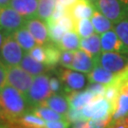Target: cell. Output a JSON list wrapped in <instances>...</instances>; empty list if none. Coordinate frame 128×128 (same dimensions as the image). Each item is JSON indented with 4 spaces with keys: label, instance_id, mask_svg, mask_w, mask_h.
<instances>
[{
    "label": "cell",
    "instance_id": "cell-31",
    "mask_svg": "<svg viewBox=\"0 0 128 128\" xmlns=\"http://www.w3.org/2000/svg\"><path fill=\"white\" fill-rule=\"evenodd\" d=\"M69 12V9L63 6L62 4L56 3L55 9L53 10V12L51 14V16L46 20V23H56L58 22L62 17H64V15Z\"/></svg>",
    "mask_w": 128,
    "mask_h": 128
},
{
    "label": "cell",
    "instance_id": "cell-30",
    "mask_svg": "<svg viewBox=\"0 0 128 128\" xmlns=\"http://www.w3.org/2000/svg\"><path fill=\"white\" fill-rule=\"evenodd\" d=\"M114 30L122 42L128 48V19L124 17L117 22L114 26Z\"/></svg>",
    "mask_w": 128,
    "mask_h": 128
},
{
    "label": "cell",
    "instance_id": "cell-39",
    "mask_svg": "<svg viewBox=\"0 0 128 128\" xmlns=\"http://www.w3.org/2000/svg\"><path fill=\"white\" fill-rule=\"evenodd\" d=\"M70 122L66 120V118L57 120H51V122H46V128H69Z\"/></svg>",
    "mask_w": 128,
    "mask_h": 128
},
{
    "label": "cell",
    "instance_id": "cell-18",
    "mask_svg": "<svg viewBox=\"0 0 128 128\" xmlns=\"http://www.w3.org/2000/svg\"><path fill=\"white\" fill-rule=\"evenodd\" d=\"M66 96L68 99L70 107L78 108V109H82L84 106L88 104L90 102L93 101L96 98L93 93L88 91L87 89L84 90V91L80 90V91L71 92V93H69Z\"/></svg>",
    "mask_w": 128,
    "mask_h": 128
},
{
    "label": "cell",
    "instance_id": "cell-3",
    "mask_svg": "<svg viewBox=\"0 0 128 128\" xmlns=\"http://www.w3.org/2000/svg\"><path fill=\"white\" fill-rule=\"evenodd\" d=\"M116 108V104L108 101L104 97H96L93 101L82 108L86 120H102L111 117Z\"/></svg>",
    "mask_w": 128,
    "mask_h": 128
},
{
    "label": "cell",
    "instance_id": "cell-47",
    "mask_svg": "<svg viewBox=\"0 0 128 128\" xmlns=\"http://www.w3.org/2000/svg\"><path fill=\"white\" fill-rule=\"evenodd\" d=\"M88 1H90L91 3H93V4H95V3H96V1H97V0H88Z\"/></svg>",
    "mask_w": 128,
    "mask_h": 128
},
{
    "label": "cell",
    "instance_id": "cell-44",
    "mask_svg": "<svg viewBox=\"0 0 128 128\" xmlns=\"http://www.w3.org/2000/svg\"><path fill=\"white\" fill-rule=\"evenodd\" d=\"M120 91L128 92V78L120 86Z\"/></svg>",
    "mask_w": 128,
    "mask_h": 128
},
{
    "label": "cell",
    "instance_id": "cell-20",
    "mask_svg": "<svg viewBox=\"0 0 128 128\" xmlns=\"http://www.w3.org/2000/svg\"><path fill=\"white\" fill-rule=\"evenodd\" d=\"M20 66L24 68L28 73H30L32 76H37L46 72L50 68L46 64H43L41 62H38L33 57L27 53L24 55L23 59L20 63Z\"/></svg>",
    "mask_w": 128,
    "mask_h": 128
},
{
    "label": "cell",
    "instance_id": "cell-23",
    "mask_svg": "<svg viewBox=\"0 0 128 128\" xmlns=\"http://www.w3.org/2000/svg\"><path fill=\"white\" fill-rule=\"evenodd\" d=\"M45 46L46 50V63L45 64L50 68H54L57 64L60 63V57L62 53V50L60 48L57 44L53 42H48Z\"/></svg>",
    "mask_w": 128,
    "mask_h": 128
},
{
    "label": "cell",
    "instance_id": "cell-37",
    "mask_svg": "<svg viewBox=\"0 0 128 128\" xmlns=\"http://www.w3.org/2000/svg\"><path fill=\"white\" fill-rule=\"evenodd\" d=\"M50 86L52 94H60L64 92V84L59 78L54 76L50 78Z\"/></svg>",
    "mask_w": 128,
    "mask_h": 128
},
{
    "label": "cell",
    "instance_id": "cell-28",
    "mask_svg": "<svg viewBox=\"0 0 128 128\" xmlns=\"http://www.w3.org/2000/svg\"><path fill=\"white\" fill-rule=\"evenodd\" d=\"M94 26L92 22L89 21L88 18H82L76 21V28L75 32L78 33V35L82 38H86L94 34Z\"/></svg>",
    "mask_w": 128,
    "mask_h": 128
},
{
    "label": "cell",
    "instance_id": "cell-8",
    "mask_svg": "<svg viewBox=\"0 0 128 128\" xmlns=\"http://www.w3.org/2000/svg\"><path fill=\"white\" fill-rule=\"evenodd\" d=\"M59 78L64 84V93L68 95L74 91H80L86 87V77L82 72L70 68L60 69Z\"/></svg>",
    "mask_w": 128,
    "mask_h": 128
},
{
    "label": "cell",
    "instance_id": "cell-27",
    "mask_svg": "<svg viewBox=\"0 0 128 128\" xmlns=\"http://www.w3.org/2000/svg\"><path fill=\"white\" fill-rule=\"evenodd\" d=\"M56 0H38L37 17L42 20H48L51 16L55 9Z\"/></svg>",
    "mask_w": 128,
    "mask_h": 128
},
{
    "label": "cell",
    "instance_id": "cell-1",
    "mask_svg": "<svg viewBox=\"0 0 128 128\" xmlns=\"http://www.w3.org/2000/svg\"><path fill=\"white\" fill-rule=\"evenodd\" d=\"M30 108L27 97L15 87L6 84L0 90V118L10 126Z\"/></svg>",
    "mask_w": 128,
    "mask_h": 128
},
{
    "label": "cell",
    "instance_id": "cell-35",
    "mask_svg": "<svg viewBox=\"0 0 128 128\" xmlns=\"http://www.w3.org/2000/svg\"><path fill=\"white\" fill-rule=\"evenodd\" d=\"M57 23H59L66 32L75 30L76 28V20L72 17V15L69 12L66 15H64V17H62Z\"/></svg>",
    "mask_w": 128,
    "mask_h": 128
},
{
    "label": "cell",
    "instance_id": "cell-36",
    "mask_svg": "<svg viewBox=\"0 0 128 128\" xmlns=\"http://www.w3.org/2000/svg\"><path fill=\"white\" fill-rule=\"evenodd\" d=\"M74 59L73 50H62L59 64L66 68H70Z\"/></svg>",
    "mask_w": 128,
    "mask_h": 128
},
{
    "label": "cell",
    "instance_id": "cell-25",
    "mask_svg": "<svg viewBox=\"0 0 128 128\" xmlns=\"http://www.w3.org/2000/svg\"><path fill=\"white\" fill-rule=\"evenodd\" d=\"M126 116H128V92L120 91L116 101V108L112 115V120H116Z\"/></svg>",
    "mask_w": 128,
    "mask_h": 128
},
{
    "label": "cell",
    "instance_id": "cell-13",
    "mask_svg": "<svg viewBox=\"0 0 128 128\" xmlns=\"http://www.w3.org/2000/svg\"><path fill=\"white\" fill-rule=\"evenodd\" d=\"M10 5L25 19L32 18L37 15L38 0H10Z\"/></svg>",
    "mask_w": 128,
    "mask_h": 128
},
{
    "label": "cell",
    "instance_id": "cell-2",
    "mask_svg": "<svg viewBox=\"0 0 128 128\" xmlns=\"http://www.w3.org/2000/svg\"><path fill=\"white\" fill-rule=\"evenodd\" d=\"M50 95H52V92L50 86V77L43 73L34 77L32 86L26 97L30 107L32 108L42 104Z\"/></svg>",
    "mask_w": 128,
    "mask_h": 128
},
{
    "label": "cell",
    "instance_id": "cell-48",
    "mask_svg": "<svg viewBox=\"0 0 128 128\" xmlns=\"http://www.w3.org/2000/svg\"><path fill=\"white\" fill-rule=\"evenodd\" d=\"M126 17L128 18V10H127V14H126Z\"/></svg>",
    "mask_w": 128,
    "mask_h": 128
},
{
    "label": "cell",
    "instance_id": "cell-14",
    "mask_svg": "<svg viewBox=\"0 0 128 128\" xmlns=\"http://www.w3.org/2000/svg\"><path fill=\"white\" fill-rule=\"evenodd\" d=\"M40 105L48 106L64 117L66 116L70 108L68 97L63 94H52Z\"/></svg>",
    "mask_w": 128,
    "mask_h": 128
},
{
    "label": "cell",
    "instance_id": "cell-19",
    "mask_svg": "<svg viewBox=\"0 0 128 128\" xmlns=\"http://www.w3.org/2000/svg\"><path fill=\"white\" fill-rule=\"evenodd\" d=\"M81 50L90 54L95 59L102 53L101 36L98 34H92L90 36L82 38L80 43Z\"/></svg>",
    "mask_w": 128,
    "mask_h": 128
},
{
    "label": "cell",
    "instance_id": "cell-34",
    "mask_svg": "<svg viewBox=\"0 0 128 128\" xmlns=\"http://www.w3.org/2000/svg\"><path fill=\"white\" fill-rule=\"evenodd\" d=\"M66 120H68L69 122H79V120H87L86 119V117L82 114V109H78V108H72L70 107L68 112V114L66 116Z\"/></svg>",
    "mask_w": 128,
    "mask_h": 128
},
{
    "label": "cell",
    "instance_id": "cell-24",
    "mask_svg": "<svg viewBox=\"0 0 128 128\" xmlns=\"http://www.w3.org/2000/svg\"><path fill=\"white\" fill-rule=\"evenodd\" d=\"M91 22L94 26L96 32L100 33V34L110 30L113 28V24H114L112 21H110L106 16H104L102 12H100L97 10H95L94 14L92 15Z\"/></svg>",
    "mask_w": 128,
    "mask_h": 128
},
{
    "label": "cell",
    "instance_id": "cell-51",
    "mask_svg": "<svg viewBox=\"0 0 128 128\" xmlns=\"http://www.w3.org/2000/svg\"><path fill=\"white\" fill-rule=\"evenodd\" d=\"M9 128H10V127H9ZM14 128H15V127H14Z\"/></svg>",
    "mask_w": 128,
    "mask_h": 128
},
{
    "label": "cell",
    "instance_id": "cell-26",
    "mask_svg": "<svg viewBox=\"0 0 128 128\" xmlns=\"http://www.w3.org/2000/svg\"><path fill=\"white\" fill-rule=\"evenodd\" d=\"M30 112L34 113L38 117H40L46 122H51V120H57L64 119L66 117L63 115L59 114L58 112H56L51 108L45 106V105H37L34 107H32L30 109Z\"/></svg>",
    "mask_w": 128,
    "mask_h": 128
},
{
    "label": "cell",
    "instance_id": "cell-40",
    "mask_svg": "<svg viewBox=\"0 0 128 128\" xmlns=\"http://www.w3.org/2000/svg\"><path fill=\"white\" fill-rule=\"evenodd\" d=\"M107 128H128V116L110 122Z\"/></svg>",
    "mask_w": 128,
    "mask_h": 128
},
{
    "label": "cell",
    "instance_id": "cell-49",
    "mask_svg": "<svg viewBox=\"0 0 128 128\" xmlns=\"http://www.w3.org/2000/svg\"><path fill=\"white\" fill-rule=\"evenodd\" d=\"M0 63H2V62H1V59H0Z\"/></svg>",
    "mask_w": 128,
    "mask_h": 128
},
{
    "label": "cell",
    "instance_id": "cell-12",
    "mask_svg": "<svg viewBox=\"0 0 128 128\" xmlns=\"http://www.w3.org/2000/svg\"><path fill=\"white\" fill-rule=\"evenodd\" d=\"M95 59L90 54H88L82 50H76L74 52L73 63L70 69L80 71L82 73H89L95 68Z\"/></svg>",
    "mask_w": 128,
    "mask_h": 128
},
{
    "label": "cell",
    "instance_id": "cell-22",
    "mask_svg": "<svg viewBox=\"0 0 128 128\" xmlns=\"http://www.w3.org/2000/svg\"><path fill=\"white\" fill-rule=\"evenodd\" d=\"M80 39L79 35L75 30L66 32L62 37L61 41L57 44L62 50H77L80 48Z\"/></svg>",
    "mask_w": 128,
    "mask_h": 128
},
{
    "label": "cell",
    "instance_id": "cell-15",
    "mask_svg": "<svg viewBox=\"0 0 128 128\" xmlns=\"http://www.w3.org/2000/svg\"><path fill=\"white\" fill-rule=\"evenodd\" d=\"M95 10V6L90 1L79 0L69 8V14L76 21H78L82 18H91Z\"/></svg>",
    "mask_w": 128,
    "mask_h": 128
},
{
    "label": "cell",
    "instance_id": "cell-21",
    "mask_svg": "<svg viewBox=\"0 0 128 128\" xmlns=\"http://www.w3.org/2000/svg\"><path fill=\"white\" fill-rule=\"evenodd\" d=\"M12 36L26 52H28L32 48L35 46V39L25 26L15 30L12 33Z\"/></svg>",
    "mask_w": 128,
    "mask_h": 128
},
{
    "label": "cell",
    "instance_id": "cell-4",
    "mask_svg": "<svg viewBox=\"0 0 128 128\" xmlns=\"http://www.w3.org/2000/svg\"><path fill=\"white\" fill-rule=\"evenodd\" d=\"M24 50L14 39L12 34H8L5 38L0 50V59L6 66H14L20 64L24 57Z\"/></svg>",
    "mask_w": 128,
    "mask_h": 128
},
{
    "label": "cell",
    "instance_id": "cell-33",
    "mask_svg": "<svg viewBox=\"0 0 128 128\" xmlns=\"http://www.w3.org/2000/svg\"><path fill=\"white\" fill-rule=\"evenodd\" d=\"M32 57H33L35 60L41 63H46V50L44 45H39L32 48L28 52Z\"/></svg>",
    "mask_w": 128,
    "mask_h": 128
},
{
    "label": "cell",
    "instance_id": "cell-46",
    "mask_svg": "<svg viewBox=\"0 0 128 128\" xmlns=\"http://www.w3.org/2000/svg\"><path fill=\"white\" fill-rule=\"evenodd\" d=\"M120 2L125 6V8H126L127 10H128V0H120Z\"/></svg>",
    "mask_w": 128,
    "mask_h": 128
},
{
    "label": "cell",
    "instance_id": "cell-7",
    "mask_svg": "<svg viewBox=\"0 0 128 128\" xmlns=\"http://www.w3.org/2000/svg\"><path fill=\"white\" fill-rule=\"evenodd\" d=\"M94 6L114 24L126 17L127 14V9L120 0H97Z\"/></svg>",
    "mask_w": 128,
    "mask_h": 128
},
{
    "label": "cell",
    "instance_id": "cell-32",
    "mask_svg": "<svg viewBox=\"0 0 128 128\" xmlns=\"http://www.w3.org/2000/svg\"><path fill=\"white\" fill-rule=\"evenodd\" d=\"M120 92V86L114 82V84H111L109 86H106L104 97L105 99H107L108 101L116 104V101H117V99H118V96H119Z\"/></svg>",
    "mask_w": 128,
    "mask_h": 128
},
{
    "label": "cell",
    "instance_id": "cell-29",
    "mask_svg": "<svg viewBox=\"0 0 128 128\" xmlns=\"http://www.w3.org/2000/svg\"><path fill=\"white\" fill-rule=\"evenodd\" d=\"M46 25L48 28L50 41L53 42L55 44H58L66 30L57 22L56 23H46Z\"/></svg>",
    "mask_w": 128,
    "mask_h": 128
},
{
    "label": "cell",
    "instance_id": "cell-41",
    "mask_svg": "<svg viewBox=\"0 0 128 128\" xmlns=\"http://www.w3.org/2000/svg\"><path fill=\"white\" fill-rule=\"evenodd\" d=\"M7 82V66L0 63V90L6 86Z\"/></svg>",
    "mask_w": 128,
    "mask_h": 128
},
{
    "label": "cell",
    "instance_id": "cell-9",
    "mask_svg": "<svg viewBox=\"0 0 128 128\" xmlns=\"http://www.w3.org/2000/svg\"><path fill=\"white\" fill-rule=\"evenodd\" d=\"M26 20L20 14L12 8H0V28L7 34H12L18 28L23 27Z\"/></svg>",
    "mask_w": 128,
    "mask_h": 128
},
{
    "label": "cell",
    "instance_id": "cell-16",
    "mask_svg": "<svg viewBox=\"0 0 128 128\" xmlns=\"http://www.w3.org/2000/svg\"><path fill=\"white\" fill-rule=\"evenodd\" d=\"M117 74L108 71L100 66H95V68L87 75V80L89 82H98L104 86H109L115 82Z\"/></svg>",
    "mask_w": 128,
    "mask_h": 128
},
{
    "label": "cell",
    "instance_id": "cell-42",
    "mask_svg": "<svg viewBox=\"0 0 128 128\" xmlns=\"http://www.w3.org/2000/svg\"><path fill=\"white\" fill-rule=\"evenodd\" d=\"M56 1H57V3L62 4L63 6H64V7H66V8L69 9L70 7H72L79 0H56Z\"/></svg>",
    "mask_w": 128,
    "mask_h": 128
},
{
    "label": "cell",
    "instance_id": "cell-50",
    "mask_svg": "<svg viewBox=\"0 0 128 128\" xmlns=\"http://www.w3.org/2000/svg\"><path fill=\"white\" fill-rule=\"evenodd\" d=\"M39 128H43V127H39Z\"/></svg>",
    "mask_w": 128,
    "mask_h": 128
},
{
    "label": "cell",
    "instance_id": "cell-43",
    "mask_svg": "<svg viewBox=\"0 0 128 128\" xmlns=\"http://www.w3.org/2000/svg\"><path fill=\"white\" fill-rule=\"evenodd\" d=\"M7 35H8V34L6 33V32L0 28V50H1V46L3 45V42H4L5 38H6Z\"/></svg>",
    "mask_w": 128,
    "mask_h": 128
},
{
    "label": "cell",
    "instance_id": "cell-45",
    "mask_svg": "<svg viewBox=\"0 0 128 128\" xmlns=\"http://www.w3.org/2000/svg\"><path fill=\"white\" fill-rule=\"evenodd\" d=\"M10 0H0V8L2 7H7L10 4Z\"/></svg>",
    "mask_w": 128,
    "mask_h": 128
},
{
    "label": "cell",
    "instance_id": "cell-17",
    "mask_svg": "<svg viewBox=\"0 0 128 128\" xmlns=\"http://www.w3.org/2000/svg\"><path fill=\"white\" fill-rule=\"evenodd\" d=\"M45 125L46 120L30 111H28L27 113L22 115L12 124V126L15 128H39L45 127Z\"/></svg>",
    "mask_w": 128,
    "mask_h": 128
},
{
    "label": "cell",
    "instance_id": "cell-6",
    "mask_svg": "<svg viewBox=\"0 0 128 128\" xmlns=\"http://www.w3.org/2000/svg\"><path fill=\"white\" fill-rule=\"evenodd\" d=\"M33 79L32 74L21 66H7V84L18 89L25 96L32 86Z\"/></svg>",
    "mask_w": 128,
    "mask_h": 128
},
{
    "label": "cell",
    "instance_id": "cell-10",
    "mask_svg": "<svg viewBox=\"0 0 128 128\" xmlns=\"http://www.w3.org/2000/svg\"><path fill=\"white\" fill-rule=\"evenodd\" d=\"M24 26L28 30L39 45H46L48 42H50L48 28L45 22L42 21V19L38 17L28 18L26 20Z\"/></svg>",
    "mask_w": 128,
    "mask_h": 128
},
{
    "label": "cell",
    "instance_id": "cell-11",
    "mask_svg": "<svg viewBox=\"0 0 128 128\" xmlns=\"http://www.w3.org/2000/svg\"><path fill=\"white\" fill-rule=\"evenodd\" d=\"M102 51H116L122 54H128V48L117 35L115 30H108L101 35Z\"/></svg>",
    "mask_w": 128,
    "mask_h": 128
},
{
    "label": "cell",
    "instance_id": "cell-5",
    "mask_svg": "<svg viewBox=\"0 0 128 128\" xmlns=\"http://www.w3.org/2000/svg\"><path fill=\"white\" fill-rule=\"evenodd\" d=\"M96 66H100L115 74L120 73L128 66V56L116 51H102L95 58Z\"/></svg>",
    "mask_w": 128,
    "mask_h": 128
},
{
    "label": "cell",
    "instance_id": "cell-38",
    "mask_svg": "<svg viewBox=\"0 0 128 128\" xmlns=\"http://www.w3.org/2000/svg\"><path fill=\"white\" fill-rule=\"evenodd\" d=\"M105 88H106V86L98 84V82H89L88 86L86 87L87 90L93 93L95 97H104Z\"/></svg>",
    "mask_w": 128,
    "mask_h": 128
}]
</instances>
